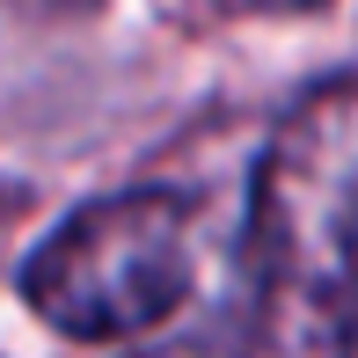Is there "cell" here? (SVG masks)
<instances>
[{
  "label": "cell",
  "instance_id": "obj_1",
  "mask_svg": "<svg viewBox=\"0 0 358 358\" xmlns=\"http://www.w3.org/2000/svg\"><path fill=\"white\" fill-rule=\"evenodd\" d=\"M241 358H358V73L278 117L249 176Z\"/></svg>",
  "mask_w": 358,
  "mask_h": 358
},
{
  "label": "cell",
  "instance_id": "obj_2",
  "mask_svg": "<svg viewBox=\"0 0 358 358\" xmlns=\"http://www.w3.org/2000/svg\"><path fill=\"white\" fill-rule=\"evenodd\" d=\"M198 205L183 190H117L66 213L22 264V300L73 344H132L198 285Z\"/></svg>",
  "mask_w": 358,
  "mask_h": 358
},
{
  "label": "cell",
  "instance_id": "obj_3",
  "mask_svg": "<svg viewBox=\"0 0 358 358\" xmlns=\"http://www.w3.org/2000/svg\"><path fill=\"white\" fill-rule=\"evenodd\" d=\"M198 15H220V22H278V15H315L329 0H183Z\"/></svg>",
  "mask_w": 358,
  "mask_h": 358
},
{
  "label": "cell",
  "instance_id": "obj_4",
  "mask_svg": "<svg viewBox=\"0 0 358 358\" xmlns=\"http://www.w3.org/2000/svg\"><path fill=\"white\" fill-rule=\"evenodd\" d=\"M8 8H37V15H95L103 0H8Z\"/></svg>",
  "mask_w": 358,
  "mask_h": 358
}]
</instances>
